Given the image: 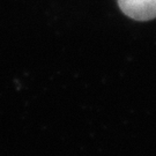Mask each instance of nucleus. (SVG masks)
Instances as JSON below:
<instances>
[{
    "label": "nucleus",
    "instance_id": "nucleus-1",
    "mask_svg": "<svg viewBox=\"0 0 156 156\" xmlns=\"http://www.w3.org/2000/svg\"><path fill=\"white\" fill-rule=\"evenodd\" d=\"M125 15L136 21H149L156 17V0H118Z\"/></svg>",
    "mask_w": 156,
    "mask_h": 156
}]
</instances>
